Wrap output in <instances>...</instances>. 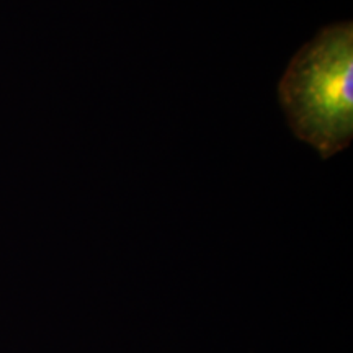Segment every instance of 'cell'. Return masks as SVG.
I'll return each mask as SVG.
<instances>
[{"mask_svg":"<svg viewBox=\"0 0 353 353\" xmlns=\"http://www.w3.org/2000/svg\"><path fill=\"white\" fill-rule=\"evenodd\" d=\"M278 97L291 131L322 159L353 139V25L325 26L290 61Z\"/></svg>","mask_w":353,"mask_h":353,"instance_id":"6da1fadb","label":"cell"}]
</instances>
